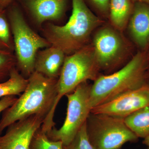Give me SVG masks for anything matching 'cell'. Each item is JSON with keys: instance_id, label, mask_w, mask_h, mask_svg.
<instances>
[{"instance_id": "12", "label": "cell", "mask_w": 149, "mask_h": 149, "mask_svg": "<svg viewBox=\"0 0 149 149\" xmlns=\"http://www.w3.org/2000/svg\"><path fill=\"white\" fill-rule=\"evenodd\" d=\"M24 4L37 24L56 21L65 12L66 0H23Z\"/></svg>"}, {"instance_id": "6", "label": "cell", "mask_w": 149, "mask_h": 149, "mask_svg": "<svg viewBox=\"0 0 149 149\" xmlns=\"http://www.w3.org/2000/svg\"><path fill=\"white\" fill-rule=\"evenodd\" d=\"M88 138L94 149H121L139 138L130 130L124 118L91 112L86 120Z\"/></svg>"}, {"instance_id": "25", "label": "cell", "mask_w": 149, "mask_h": 149, "mask_svg": "<svg viewBox=\"0 0 149 149\" xmlns=\"http://www.w3.org/2000/svg\"><path fill=\"white\" fill-rule=\"evenodd\" d=\"M143 143L144 145L149 146V136L144 139Z\"/></svg>"}, {"instance_id": "2", "label": "cell", "mask_w": 149, "mask_h": 149, "mask_svg": "<svg viewBox=\"0 0 149 149\" xmlns=\"http://www.w3.org/2000/svg\"><path fill=\"white\" fill-rule=\"evenodd\" d=\"M72 11L64 25H47L45 38L50 44L70 55L88 45L93 31L102 21L92 12L84 0H72Z\"/></svg>"}, {"instance_id": "5", "label": "cell", "mask_w": 149, "mask_h": 149, "mask_svg": "<svg viewBox=\"0 0 149 149\" xmlns=\"http://www.w3.org/2000/svg\"><path fill=\"white\" fill-rule=\"evenodd\" d=\"M100 71L92 44L66 56L58 80L57 96L51 117L54 119L56 108L63 97L72 93L84 82L95 81L100 76Z\"/></svg>"}, {"instance_id": "4", "label": "cell", "mask_w": 149, "mask_h": 149, "mask_svg": "<svg viewBox=\"0 0 149 149\" xmlns=\"http://www.w3.org/2000/svg\"><path fill=\"white\" fill-rule=\"evenodd\" d=\"M8 17L13 37L16 68L24 77L28 78L35 71V58L38 51L51 45L45 38L31 29L17 6L11 7Z\"/></svg>"}, {"instance_id": "21", "label": "cell", "mask_w": 149, "mask_h": 149, "mask_svg": "<svg viewBox=\"0 0 149 149\" xmlns=\"http://www.w3.org/2000/svg\"><path fill=\"white\" fill-rule=\"evenodd\" d=\"M96 11L104 17L109 16L110 0H88Z\"/></svg>"}, {"instance_id": "22", "label": "cell", "mask_w": 149, "mask_h": 149, "mask_svg": "<svg viewBox=\"0 0 149 149\" xmlns=\"http://www.w3.org/2000/svg\"><path fill=\"white\" fill-rule=\"evenodd\" d=\"M16 96H6L0 99V113L12 105L17 100Z\"/></svg>"}, {"instance_id": "3", "label": "cell", "mask_w": 149, "mask_h": 149, "mask_svg": "<svg viewBox=\"0 0 149 149\" xmlns=\"http://www.w3.org/2000/svg\"><path fill=\"white\" fill-rule=\"evenodd\" d=\"M147 84L146 52L138 51L120 69L100 75L94 81L90 96L91 108Z\"/></svg>"}, {"instance_id": "7", "label": "cell", "mask_w": 149, "mask_h": 149, "mask_svg": "<svg viewBox=\"0 0 149 149\" xmlns=\"http://www.w3.org/2000/svg\"><path fill=\"white\" fill-rule=\"evenodd\" d=\"M91 86L88 81L84 82L72 93L67 94L68 105L65 120L60 128L54 127L47 133L49 139L61 141L63 146H66L74 139L92 110L90 100Z\"/></svg>"}, {"instance_id": "13", "label": "cell", "mask_w": 149, "mask_h": 149, "mask_svg": "<svg viewBox=\"0 0 149 149\" xmlns=\"http://www.w3.org/2000/svg\"><path fill=\"white\" fill-rule=\"evenodd\" d=\"M66 55L60 49L51 46L38 51L35 70L48 78L58 79Z\"/></svg>"}, {"instance_id": "1", "label": "cell", "mask_w": 149, "mask_h": 149, "mask_svg": "<svg viewBox=\"0 0 149 149\" xmlns=\"http://www.w3.org/2000/svg\"><path fill=\"white\" fill-rule=\"evenodd\" d=\"M28 79L25 91L3 112L0 120V135L11 124L33 115L45 117L42 127L46 131L55 125L51 114L57 96L58 79L48 78L35 71Z\"/></svg>"}, {"instance_id": "18", "label": "cell", "mask_w": 149, "mask_h": 149, "mask_svg": "<svg viewBox=\"0 0 149 149\" xmlns=\"http://www.w3.org/2000/svg\"><path fill=\"white\" fill-rule=\"evenodd\" d=\"M29 149H63V144L61 141L49 139L40 128L32 137Z\"/></svg>"}, {"instance_id": "26", "label": "cell", "mask_w": 149, "mask_h": 149, "mask_svg": "<svg viewBox=\"0 0 149 149\" xmlns=\"http://www.w3.org/2000/svg\"><path fill=\"white\" fill-rule=\"evenodd\" d=\"M132 1L134 3L139 2L146 3L149 4V0H132Z\"/></svg>"}, {"instance_id": "14", "label": "cell", "mask_w": 149, "mask_h": 149, "mask_svg": "<svg viewBox=\"0 0 149 149\" xmlns=\"http://www.w3.org/2000/svg\"><path fill=\"white\" fill-rule=\"evenodd\" d=\"M132 0H110L109 17L112 26L122 32L128 25L133 11Z\"/></svg>"}, {"instance_id": "24", "label": "cell", "mask_w": 149, "mask_h": 149, "mask_svg": "<svg viewBox=\"0 0 149 149\" xmlns=\"http://www.w3.org/2000/svg\"><path fill=\"white\" fill-rule=\"evenodd\" d=\"M146 58L147 64V77L148 82L149 84V48L146 52Z\"/></svg>"}, {"instance_id": "11", "label": "cell", "mask_w": 149, "mask_h": 149, "mask_svg": "<svg viewBox=\"0 0 149 149\" xmlns=\"http://www.w3.org/2000/svg\"><path fill=\"white\" fill-rule=\"evenodd\" d=\"M127 26L130 38L139 51L147 52L149 48V4L134 3Z\"/></svg>"}, {"instance_id": "15", "label": "cell", "mask_w": 149, "mask_h": 149, "mask_svg": "<svg viewBox=\"0 0 149 149\" xmlns=\"http://www.w3.org/2000/svg\"><path fill=\"white\" fill-rule=\"evenodd\" d=\"M28 83L16 67L11 71L8 79L0 82V99L7 96H20L25 91Z\"/></svg>"}, {"instance_id": "20", "label": "cell", "mask_w": 149, "mask_h": 149, "mask_svg": "<svg viewBox=\"0 0 149 149\" xmlns=\"http://www.w3.org/2000/svg\"><path fill=\"white\" fill-rule=\"evenodd\" d=\"M63 149H94L88 138L86 121L70 143L63 146Z\"/></svg>"}, {"instance_id": "9", "label": "cell", "mask_w": 149, "mask_h": 149, "mask_svg": "<svg viewBox=\"0 0 149 149\" xmlns=\"http://www.w3.org/2000/svg\"><path fill=\"white\" fill-rule=\"evenodd\" d=\"M149 106V84L124 93L97 106L91 112L124 118Z\"/></svg>"}, {"instance_id": "23", "label": "cell", "mask_w": 149, "mask_h": 149, "mask_svg": "<svg viewBox=\"0 0 149 149\" xmlns=\"http://www.w3.org/2000/svg\"><path fill=\"white\" fill-rule=\"evenodd\" d=\"M13 0H0V9L6 10V9L10 5Z\"/></svg>"}, {"instance_id": "19", "label": "cell", "mask_w": 149, "mask_h": 149, "mask_svg": "<svg viewBox=\"0 0 149 149\" xmlns=\"http://www.w3.org/2000/svg\"><path fill=\"white\" fill-rule=\"evenodd\" d=\"M16 66L13 53L0 49V82L9 77L11 71Z\"/></svg>"}, {"instance_id": "16", "label": "cell", "mask_w": 149, "mask_h": 149, "mask_svg": "<svg viewBox=\"0 0 149 149\" xmlns=\"http://www.w3.org/2000/svg\"><path fill=\"white\" fill-rule=\"evenodd\" d=\"M126 125L139 138L149 136V106L135 112L124 118Z\"/></svg>"}, {"instance_id": "17", "label": "cell", "mask_w": 149, "mask_h": 149, "mask_svg": "<svg viewBox=\"0 0 149 149\" xmlns=\"http://www.w3.org/2000/svg\"><path fill=\"white\" fill-rule=\"evenodd\" d=\"M0 49L13 53V37L6 10L0 9Z\"/></svg>"}, {"instance_id": "8", "label": "cell", "mask_w": 149, "mask_h": 149, "mask_svg": "<svg viewBox=\"0 0 149 149\" xmlns=\"http://www.w3.org/2000/svg\"><path fill=\"white\" fill-rule=\"evenodd\" d=\"M100 70L111 72L124 62L130 47L112 26H103L96 31L92 43Z\"/></svg>"}, {"instance_id": "10", "label": "cell", "mask_w": 149, "mask_h": 149, "mask_svg": "<svg viewBox=\"0 0 149 149\" xmlns=\"http://www.w3.org/2000/svg\"><path fill=\"white\" fill-rule=\"evenodd\" d=\"M45 119L33 115L11 124L5 133L0 135V149H29L32 137Z\"/></svg>"}, {"instance_id": "27", "label": "cell", "mask_w": 149, "mask_h": 149, "mask_svg": "<svg viewBox=\"0 0 149 149\" xmlns=\"http://www.w3.org/2000/svg\"></svg>"}]
</instances>
